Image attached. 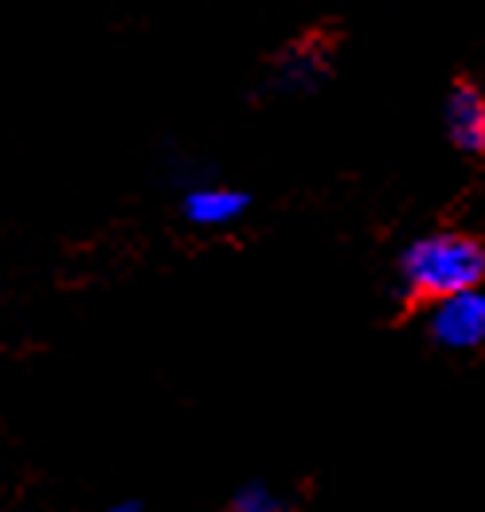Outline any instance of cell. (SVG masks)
<instances>
[{
	"instance_id": "4",
	"label": "cell",
	"mask_w": 485,
	"mask_h": 512,
	"mask_svg": "<svg viewBox=\"0 0 485 512\" xmlns=\"http://www.w3.org/2000/svg\"><path fill=\"white\" fill-rule=\"evenodd\" d=\"M243 208V196H231V192H200L188 200V212L196 219H223V215H235Z\"/></svg>"
},
{
	"instance_id": "2",
	"label": "cell",
	"mask_w": 485,
	"mask_h": 512,
	"mask_svg": "<svg viewBox=\"0 0 485 512\" xmlns=\"http://www.w3.org/2000/svg\"><path fill=\"white\" fill-rule=\"evenodd\" d=\"M446 133L462 153L485 161V90L474 79H454V86H450Z\"/></svg>"
},
{
	"instance_id": "3",
	"label": "cell",
	"mask_w": 485,
	"mask_h": 512,
	"mask_svg": "<svg viewBox=\"0 0 485 512\" xmlns=\"http://www.w3.org/2000/svg\"><path fill=\"white\" fill-rule=\"evenodd\" d=\"M431 337L450 348H482L485 344V294L470 290L435 305Z\"/></svg>"
},
{
	"instance_id": "1",
	"label": "cell",
	"mask_w": 485,
	"mask_h": 512,
	"mask_svg": "<svg viewBox=\"0 0 485 512\" xmlns=\"http://www.w3.org/2000/svg\"><path fill=\"white\" fill-rule=\"evenodd\" d=\"M403 309L407 321L419 309L470 294L485 282V243L470 231H435L403 255Z\"/></svg>"
}]
</instances>
